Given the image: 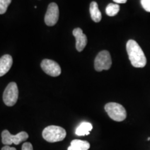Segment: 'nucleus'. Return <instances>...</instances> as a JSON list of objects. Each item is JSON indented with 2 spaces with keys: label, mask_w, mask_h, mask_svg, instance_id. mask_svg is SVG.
<instances>
[{
  "label": "nucleus",
  "mask_w": 150,
  "mask_h": 150,
  "mask_svg": "<svg viewBox=\"0 0 150 150\" xmlns=\"http://www.w3.org/2000/svg\"><path fill=\"white\" fill-rule=\"evenodd\" d=\"M147 140H150V138H148Z\"/></svg>",
  "instance_id": "aec40b11"
},
{
  "label": "nucleus",
  "mask_w": 150,
  "mask_h": 150,
  "mask_svg": "<svg viewBox=\"0 0 150 150\" xmlns=\"http://www.w3.org/2000/svg\"><path fill=\"white\" fill-rule=\"evenodd\" d=\"M13 65V58L9 54H5L0 58V76H2L10 70Z\"/></svg>",
  "instance_id": "9d476101"
},
{
  "label": "nucleus",
  "mask_w": 150,
  "mask_h": 150,
  "mask_svg": "<svg viewBox=\"0 0 150 150\" xmlns=\"http://www.w3.org/2000/svg\"><path fill=\"white\" fill-rule=\"evenodd\" d=\"M93 129V125L90 122H83L76 129V134L77 136H86V135H89L90 131Z\"/></svg>",
  "instance_id": "ddd939ff"
},
{
  "label": "nucleus",
  "mask_w": 150,
  "mask_h": 150,
  "mask_svg": "<svg viewBox=\"0 0 150 150\" xmlns=\"http://www.w3.org/2000/svg\"><path fill=\"white\" fill-rule=\"evenodd\" d=\"M90 13L92 20L95 22H99L102 20V13L99 11L98 4L95 1H92L90 5Z\"/></svg>",
  "instance_id": "f8f14e48"
},
{
  "label": "nucleus",
  "mask_w": 150,
  "mask_h": 150,
  "mask_svg": "<svg viewBox=\"0 0 150 150\" xmlns=\"http://www.w3.org/2000/svg\"><path fill=\"white\" fill-rule=\"evenodd\" d=\"M22 150H33V145L30 142H24L22 145Z\"/></svg>",
  "instance_id": "f3484780"
},
{
  "label": "nucleus",
  "mask_w": 150,
  "mask_h": 150,
  "mask_svg": "<svg viewBox=\"0 0 150 150\" xmlns=\"http://www.w3.org/2000/svg\"><path fill=\"white\" fill-rule=\"evenodd\" d=\"M12 0H0V15L6 12L8 6L10 5Z\"/></svg>",
  "instance_id": "2eb2a0df"
},
{
  "label": "nucleus",
  "mask_w": 150,
  "mask_h": 150,
  "mask_svg": "<svg viewBox=\"0 0 150 150\" xmlns=\"http://www.w3.org/2000/svg\"><path fill=\"white\" fill-rule=\"evenodd\" d=\"M72 34L76 39V48L78 52H82L88 42L87 36L84 34L81 28H76L73 30Z\"/></svg>",
  "instance_id": "1a4fd4ad"
},
{
  "label": "nucleus",
  "mask_w": 150,
  "mask_h": 150,
  "mask_svg": "<svg viewBox=\"0 0 150 150\" xmlns=\"http://www.w3.org/2000/svg\"><path fill=\"white\" fill-rule=\"evenodd\" d=\"M120 11V6L117 4L110 3L106 8V13L108 16H115Z\"/></svg>",
  "instance_id": "4468645a"
},
{
  "label": "nucleus",
  "mask_w": 150,
  "mask_h": 150,
  "mask_svg": "<svg viewBox=\"0 0 150 150\" xmlns=\"http://www.w3.org/2000/svg\"><path fill=\"white\" fill-rule=\"evenodd\" d=\"M42 137L49 142H56L62 141L66 136V131L59 126L51 125L44 129L42 131Z\"/></svg>",
  "instance_id": "f03ea898"
},
{
  "label": "nucleus",
  "mask_w": 150,
  "mask_h": 150,
  "mask_svg": "<svg viewBox=\"0 0 150 150\" xmlns=\"http://www.w3.org/2000/svg\"><path fill=\"white\" fill-rule=\"evenodd\" d=\"M114 2L117 4H125L127 1V0H113Z\"/></svg>",
  "instance_id": "6ab92c4d"
},
{
  "label": "nucleus",
  "mask_w": 150,
  "mask_h": 150,
  "mask_svg": "<svg viewBox=\"0 0 150 150\" xmlns=\"http://www.w3.org/2000/svg\"><path fill=\"white\" fill-rule=\"evenodd\" d=\"M29 135L25 131H21L16 135H12L8 130H4L1 133V142L4 145L10 146L12 144L18 145L20 142L26 141Z\"/></svg>",
  "instance_id": "20e7f679"
},
{
  "label": "nucleus",
  "mask_w": 150,
  "mask_h": 150,
  "mask_svg": "<svg viewBox=\"0 0 150 150\" xmlns=\"http://www.w3.org/2000/svg\"><path fill=\"white\" fill-rule=\"evenodd\" d=\"M19 91L16 83L11 82L6 88L3 94V100L8 106H13L16 104L18 99Z\"/></svg>",
  "instance_id": "423d86ee"
},
{
  "label": "nucleus",
  "mask_w": 150,
  "mask_h": 150,
  "mask_svg": "<svg viewBox=\"0 0 150 150\" xmlns=\"http://www.w3.org/2000/svg\"><path fill=\"white\" fill-rule=\"evenodd\" d=\"M105 110L108 116L116 122H122L127 117V111L122 105L115 102H110L105 105Z\"/></svg>",
  "instance_id": "7ed1b4c3"
},
{
  "label": "nucleus",
  "mask_w": 150,
  "mask_h": 150,
  "mask_svg": "<svg viewBox=\"0 0 150 150\" xmlns=\"http://www.w3.org/2000/svg\"><path fill=\"white\" fill-rule=\"evenodd\" d=\"M127 52L131 65L135 67H144L147 63V59L138 42L129 40L127 42Z\"/></svg>",
  "instance_id": "f257e3e1"
},
{
  "label": "nucleus",
  "mask_w": 150,
  "mask_h": 150,
  "mask_svg": "<svg viewBox=\"0 0 150 150\" xmlns=\"http://www.w3.org/2000/svg\"><path fill=\"white\" fill-rule=\"evenodd\" d=\"M95 69L97 72L109 70L112 65V60L109 52L103 50L97 54L95 59Z\"/></svg>",
  "instance_id": "39448f33"
},
{
  "label": "nucleus",
  "mask_w": 150,
  "mask_h": 150,
  "mask_svg": "<svg viewBox=\"0 0 150 150\" xmlns=\"http://www.w3.org/2000/svg\"><path fill=\"white\" fill-rule=\"evenodd\" d=\"M40 65L42 70L50 76H58L61 74V67L56 61L50 59H44Z\"/></svg>",
  "instance_id": "6e6552de"
},
{
  "label": "nucleus",
  "mask_w": 150,
  "mask_h": 150,
  "mask_svg": "<svg viewBox=\"0 0 150 150\" xmlns=\"http://www.w3.org/2000/svg\"><path fill=\"white\" fill-rule=\"evenodd\" d=\"M141 4L146 11L150 13V0H141Z\"/></svg>",
  "instance_id": "dca6fc26"
},
{
  "label": "nucleus",
  "mask_w": 150,
  "mask_h": 150,
  "mask_svg": "<svg viewBox=\"0 0 150 150\" xmlns=\"http://www.w3.org/2000/svg\"><path fill=\"white\" fill-rule=\"evenodd\" d=\"M59 18V9L56 3L52 2L48 6L45 16V22L47 26H54L57 23Z\"/></svg>",
  "instance_id": "0eeeda50"
},
{
  "label": "nucleus",
  "mask_w": 150,
  "mask_h": 150,
  "mask_svg": "<svg viewBox=\"0 0 150 150\" xmlns=\"http://www.w3.org/2000/svg\"><path fill=\"white\" fill-rule=\"evenodd\" d=\"M90 143L88 141L81 140H73L67 150H88Z\"/></svg>",
  "instance_id": "9b49d317"
},
{
  "label": "nucleus",
  "mask_w": 150,
  "mask_h": 150,
  "mask_svg": "<svg viewBox=\"0 0 150 150\" xmlns=\"http://www.w3.org/2000/svg\"><path fill=\"white\" fill-rule=\"evenodd\" d=\"M1 150H16V149L14 147H11L10 146L5 145L4 147L1 148Z\"/></svg>",
  "instance_id": "a211bd4d"
}]
</instances>
